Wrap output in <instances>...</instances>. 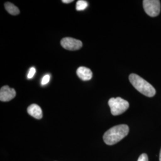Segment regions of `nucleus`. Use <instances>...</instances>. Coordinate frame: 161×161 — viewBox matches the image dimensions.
<instances>
[{
    "instance_id": "3",
    "label": "nucleus",
    "mask_w": 161,
    "mask_h": 161,
    "mask_svg": "<svg viewBox=\"0 0 161 161\" xmlns=\"http://www.w3.org/2000/svg\"><path fill=\"white\" fill-rule=\"evenodd\" d=\"M111 114L114 116L119 115L127 110L130 104L127 100L121 97L110 98L108 102Z\"/></svg>"
},
{
    "instance_id": "12",
    "label": "nucleus",
    "mask_w": 161,
    "mask_h": 161,
    "mask_svg": "<svg viewBox=\"0 0 161 161\" xmlns=\"http://www.w3.org/2000/svg\"><path fill=\"white\" fill-rule=\"evenodd\" d=\"M35 72H36V69H35V68H34V67L31 68L29 70V73L28 74V79H32L34 77Z\"/></svg>"
},
{
    "instance_id": "11",
    "label": "nucleus",
    "mask_w": 161,
    "mask_h": 161,
    "mask_svg": "<svg viewBox=\"0 0 161 161\" xmlns=\"http://www.w3.org/2000/svg\"><path fill=\"white\" fill-rule=\"evenodd\" d=\"M50 75H46L44 76V77L42 79V81H41V84L42 86H44L47 84V83H48V82L50 81Z\"/></svg>"
},
{
    "instance_id": "1",
    "label": "nucleus",
    "mask_w": 161,
    "mask_h": 161,
    "mask_svg": "<svg viewBox=\"0 0 161 161\" xmlns=\"http://www.w3.org/2000/svg\"><path fill=\"white\" fill-rule=\"evenodd\" d=\"M129 131V127L125 124L112 127L104 134V142L108 145H114L125 137L128 134Z\"/></svg>"
},
{
    "instance_id": "2",
    "label": "nucleus",
    "mask_w": 161,
    "mask_h": 161,
    "mask_svg": "<svg viewBox=\"0 0 161 161\" xmlns=\"http://www.w3.org/2000/svg\"><path fill=\"white\" fill-rule=\"evenodd\" d=\"M129 80L132 86L144 96L152 97L155 95V88L139 75L131 74L129 76Z\"/></svg>"
},
{
    "instance_id": "5",
    "label": "nucleus",
    "mask_w": 161,
    "mask_h": 161,
    "mask_svg": "<svg viewBox=\"0 0 161 161\" xmlns=\"http://www.w3.org/2000/svg\"><path fill=\"white\" fill-rule=\"evenodd\" d=\"M61 46L64 49L70 51H75L82 47V42L80 40L70 37L64 38L60 42Z\"/></svg>"
},
{
    "instance_id": "13",
    "label": "nucleus",
    "mask_w": 161,
    "mask_h": 161,
    "mask_svg": "<svg viewBox=\"0 0 161 161\" xmlns=\"http://www.w3.org/2000/svg\"><path fill=\"white\" fill-rule=\"evenodd\" d=\"M137 161H149L148 156L146 153H143L139 156Z\"/></svg>"
},
{
    "instance_id": "6",
    "label": "nucleus",
    "mask_w": 161,
    "mask_h": 161,
    "mask_svg": "<svg viewBox=\"0 0 161 161\" xmlns=\"http://www.w3.org/2000/svg\"><path fill=\"white\" fill-rule=\"evenodd\" d=\"M16 92L14 88H11L8 86L1 87L0 90V100L1 102H9L15 97Z\"/></svg>"
},
{
    "instance_id": "9",
    "label": "nucleus",
    "mask_w": 161,
    "mask_h": 161,
    "mask_svg": "<svg viewBox=\"0 0 161 161\" xmlns=\"http://www.w3.org/2000/svg\"><path fill=\"white\" fill-rule=\"evenodd\" d=\"M4 7L8 13H10L12 15L16 16L20 13V11L17 7L14 6L13 4L9 2H7L4 4Z\"/></svg>"
},
{
    "instance_id": "7",
    "label": "nucleus",
    "mask_w": 161,
    "mask_h": 161,
    "mask_svg": "<svg viewBox=\"0 0 161 161\" xmlns=\"http://www.w3.org/2000/svg\"><path fill=\"white\" fill-rule=\"evenodd\" d=\"M76 74L80 79L83 80H90L92 77V70L84 66L78 68L76 70Z\"/></svg>"
},
{
    "instance_id": "15",
    "label": "nucleus",
    "mask_w": 161,
    "mask_h": 161,
    "mask_svg": "<svg viewBox=\"0 0 161 161\" xmlns=\"http://www.w3.org/2000/svg\"><path fill=\"white\" fill-rule=\"evenodd\" d=\"M159 161H161V149L160 151V154H159Z\"/></svg>"
},
{
    "instance_id": "4",
    "label": "nucleus",
    "mask_w": 161,
    "mask_h": 161,
    "mask_svg": "<svg viewBox=\"0 0 161 161\" xmlns=\"http://www.w3.org/2000/svg\"><path fill=\"white\" fill-rule=\"evenodd\" d=\"M143 6L144 11L150 17L158 16L161 12V2L159 0H144Z\"/></svg>"
},
{
    "instance_id": "14",
    "label": "nucleus",
    "mask_w": 161,
    "mask_h": 161,
    "mask_svg": "<svg viewBox=\"0 0 161 161\" xmlns=\"http://www.w3.org/2000/svg\"><path fill=\"white\" fill-rule=\"evenodd\" d=\"M64 3H66V4H69L70 3H72L74 1V0H63L62 1Z\"/></svg>"
},
{
    "instance_id": "10",
    "label": "nucleus",
    "mask_w": 161,
    "mask_h": 161,
    "mask_svg": "<svg viewBox=\"0 0 161 161\" xmlns=\"http://www.w3.org/2000/svg\"><path fill=\"white\" fill-rule=\"evenodd\" d=\"M88 6V4L86 1L79 0L76 3V9L78 11H82V10H84Z\"/></svg>"
},
{
    "instance_id": "8",
    "label": "nucleus",
    "mask_w": 161,
    "mask_h": 161,
    "mask_svg": "<svg viewBox=\"0 0 161 161\" xmlns=\"http://www.w3.org/2000/svg\"><path fill=\"white\" fill-rule=\"evenodd\" d=\"M28 113L37 119H40L42 118V109L38 104H32L28 108Z\"/></svg>"
}]
</instances>
